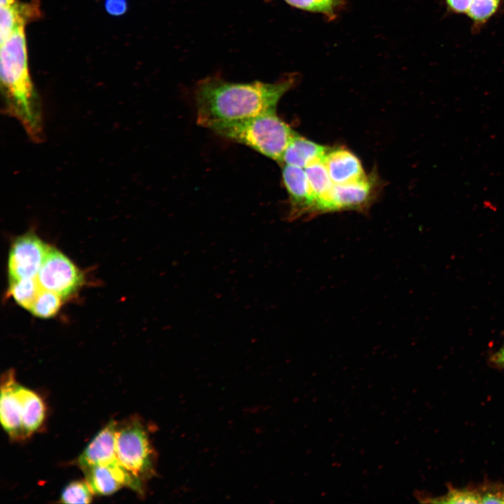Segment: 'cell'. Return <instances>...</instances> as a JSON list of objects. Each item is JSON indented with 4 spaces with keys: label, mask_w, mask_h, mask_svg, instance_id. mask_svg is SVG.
I'll use <instances>...</instances> for the list:
<instances>
[{
    "label": "cell",
    "mask_w": 504,
    "mask_h": 504,
    "mask_svg": "<svg viewBox=\"0 0 504 504\" xmlns=\"http://www.w3.org/2000/svg\"><path fill=\"white\" fill-rule=\"evenodd\" d=\"M296 80L293 74L274 83H232L218 75L203 78L194 92L197 123L212 130L276 111L280 99Z\"/></svg>",
    "instance_id": "1"
},
{
    "label": "cell",
    "mask_w": 504,
    "mask_h": 504,
    "mask_svg": "<svg viewBox=\"0 0 504 504\" xmlns=\"http://www.w3.org/2000/svg\"><path fill=\"white\" fill-rule=\"evenodd\" d=\"M0 57L4 112L21 123L31 140L40 143L44 137L42 110L29 73L24 26L1 43Z\"/></svg>",
    "instance_id": "2"
},
{
    "label": "cell",
    "mask_w": 504,
    "mask_h": 504,
    "mask_svg": "<svg viewBox=\"0 0 504 504\" xmlns=\"http://www.w3.org/2000/svg\"><path fill=\"white\" fill-rule=\"evenodd\" d=\"M212 131L219 136L247 146L279 163L286 148L296 134L276 115V111L222 125Z\"/></svg>",
    "instance_id": "3"
},
{
    "label": "cell",
    "mask_w": 504,
    "mask_h": 504,
    "mask_svg": "<svg viewBox=\"0 0 504 504\" xmlns=\"http://www.w3.org/2000/svg\"><path fill=\"white\" fill-rule=\"evenodd\" d=\"M115 452L118 461L135 478L143 482L154 472V456L147 432L137 420L118 426Z\"/></svg>",
    "instance_id": "4"
},
{
    "label": "cell",
    "mask_w": 504,
    "mask_h": 504,
    "mask_svg": "<svg viewBox=\"0 0 504 504\" xmlns=\"http://www.w3.org/2000/svg\"><path fill=\"white\" fill-rule=\"evenodd\" d=\"M36 279L42 288L52 291L62 298L72 295L83 281L81 273L71 260L50 246Z\"/></svg>",
    "instance_id": "5"
},
{
    "label": "cell",
    "mask_w": 504,
    "mask_h": 504,
    "mask_svg": "<svg viewBox=\"0 0 504 504\" xmlns=\"http://www.w3.org/2000/svg\"><path fill=\"white\" fill-rule=\"evenodd\" d=\"M48 247L34 234H27L16 239L8 255L10 280L36 277Z\"/></svg>",
    "instance_id": "6"
},
{
    "label": "cell",
    "mask_w": 504,
    "mask_h": 504,
    "mask_svg": "<svg viewBox=\"0 0 504 504\" xmlns=\"http://www.w3.org/2000/svg\"><path fill=\"white\" fill-rule=\"evenodd\" d=\"M283 181L289 195L290 220L316 214V202L311 191L304 169L282 164Z\"/></svg>",
    "instance_id": "7"
},
{
    "label": "cell",
    "mask_w": 504,
    "mask_h": 504,
    "mask_svg": "<svg viewBox=\"0 0 504 504\" xmlns=\"http://www.w3.org/2000/svg\"><path fill=\"white\" fill-rule=\"evenodd\" d=\"M117 425L111 421L90 442L78 458V464L83 469L100 465L113 470L121 469L115 452V431Z\"/></svg>",
    "instance_id": "8"
},
{
    "label": "cell",
    "mask_w": 504,
    "mask_h": 504,
    "mask_svg": "<svg viewBox=\"0 0 504 504\" xmlns=\"http://www.w3.org/2000/svg\"><path fill=\"white\" fill-rule=\"evenodd\" d=\"M370 178L346 184H334L330 192L328 212L363 209L370 203L373 192Z\"/></svg>",
    "instance_id": "9"
},
{
    "label": "cell",
    "mask_w": 504,
    "mask_h": 504,
    "mask_svg": "<svg viewBox=\"0 0 504 504\" xmlns=\"http://www.w3.org/2000/svg\"><path fill=\"white\" fill-rule=\"evenodd\" d=\"M323 163L334 184L355 183L368 178L360 160L347 149L329 150Z\"/></svg>",
    "instance_id": "10"
},
{
    "label": "cell",
    "mask_w": 504,
    "mask_h": 504,
    "mask_svg": "<svg viewBox=\"0 0 504 504\" xmlns=\"http://www.w3.org/2000/svg\"><path fill=\"white\" fill-rule=\"evenodd\" d=\"M4 377L0 397L1 425L10 437H25L21 420L20 404L15 391L16 382L11 372L6 373Z\"/></svg>",
    "instance_id": "11"
},
{
    "label": "cell",
    "mask_w": 504,
    "mask_h": 504,
    "mask_svg": "<svg viewBox=\"0 0 504 504\" xmlns=\"http://www.w3.org/2000/svg\"><path fill=\"white\" fill-rule=\"evenodd\" d=\"M328 150V147L296 134L286 148L281 164L304 169L315 162H323Z\"/></svg>",
    "instance_id": "12"
},
{
    "label": "cell",
    "mask_w": 504,
    "mask_h": 504,
    "mask_svg": "<svg viewBox=\"0 0 504 504\" xmlns=\"http://www.w3.org/2000/svg\"><path fill=\"white\" fill-rule=\"evenodd\" d=\"M40 10L38 1L15 3L1 6L0 40L4 43L19 27L38 18Z\"/></svg>",
    "instance_id": "13"
},
{
    "label": "cell",
    "mask_w": 504,
    "mask_h": 504,
    "mask_svg": "<svg viewBox=\"0 0 504 504\" xmlns=\"http://www.w3.org/2000/svg\"><path fill=\"white\" fill-rule=\"evenodd\" d=\"M15 391L20 404L22 424L26 437L36 431L43 423L45 406L38 394L17 382Z\"/></svg>",
    "instance_id": "14"
},
{
    "label": "cell",
    "mask_w": 504,
    "mask_h": 504,
    "mask_svg": "<svg viewBox=\"0 0 504 504\" xmlns=\"http://www.w3.org/2000/svg\"><path fill=\"white\" fill-rule=\"evenodd\" d=\"M308 183L316 202V214L328 212L332 183L323 161L315 162L304 168Z\"/></svg>",
    "instance_id": "15"
},
{
    "label": "cell",
    "mask_w": 504,
    "mask_h": 504,
    "mask_svg": "<svg viewBox=\"0 0 504 504\" xmlns=\"http://www.w3.org/2000/svg\"><path fill=\"white\" fill-rule=\"evenodd\" d=\"M82 470L86 482L94 493L109 495L124 486L118 475L108 466L96 465Z\"/></svg>",
    "instance_id": "16"
},
{
    "label": "cell",
    "mask_w": 504,
    "mask_h": 504,
    "mask_svg": "<svg viewBox=\"0 0 504 504\" xmlns=\"http://www.w3.org/2000/svg\"><path fill=\"white\" fill-rule=\"evenodd\" d=\"M41 288L36 277L24 278L10 281L9 292L18 304L29 310Z\"/></svg>",
    "instance_id": "17"
},
{
    "label": "cell",
    "mask_w": 504,
    "mask_h": 504,
    "mask_svg": "<svg viewBox=\"0 0 504 504\" xmlns=\"http://www.w3.org/2000/svg\"><path fill=\"white\" fill-rule=\"evenodd\" d=\"M417 498L421 503H480V499L477 488L448 487L447 492L438 497H427L419 495Z\"/></svg>",
    "instance_id": "18"
},
{
    "label": "cell",
    "mask_w": 504,
    "mask_h": 504,
    "mask_svg": "<svg viewBox=\"0 0 504 504\" xmlns=\"http://www.w3.org/2000/svg\"><path fill=\"white\" fill-rule=\"evenodd\" d=\"M62 298L57 294L41 288L29 311L36 316L50 318L59 309Z\"/></svg>",
    "instance_id": "19"
},
{
    "label": "cell",
    "mask_w": 504,
    "mask_h": 504,
    "mask_svg": "<svg viewBox=\"0 0 504 504\" xmlns=\"http://www.w3.org/2000/svg\"><path fill=\"white\" fill-rule=\"evenodd\" d=\"M92 491L88 482L74 481L62 490L60 500L63 503H89L92 498Z\"/></svg>",
    "instance_id": "20"
},
{
    "label": "cell",
    "mask_w": 504,
    "mask_h": 504,
    "mask_svg": "<svg viewBox=\"0 0 504 504\" xmlns=\"http://www.w3.org/2000/svg\"><path fill=\"white\" fill-rule=\"evenodd\" d=\"M289 5L299 9L322 13L328 17L335 15L341 0H284Z\"/></svg>",
    "instance_id": "21"
},
{
    "label": "cell",
    "mask_w": 504,
    "mask_h": 504,
    "mask_svg": "<svg viewBox=\"0 0 504 504\" xmlns=\"http://www.w3.org/2000/svg\"><path fill=\"white\" fill-rule=\"evenodd\" d=\"M500 0H472L467 12L476 22H485L497 10Z\"/></svg>",
    "instance_id": "22"
},
{
    "label": "cell",
    "mask_w": 504,
    "mask_h": 504,
    "mask_svg": "<svg viewBox=\"0 0 504 504\" xmlns=\"http://www.w3.org/2000/svg\"><path fill=\"white\" fill-rule=\"evenodd\" d=\"M477 489L480 503H504V484L485 482Z\"/></svg>",
    "instance_id": "23"
},
{
    "label": "cell",
    "mask_w": 504,
    "mask_h": 504,
    "mask_svg": "<svg viewBox=\"0 0 504 504\" xmlns=\"http://www.w3.org/2000/svg\"><path fill=\"white\" fill-rule=\"evenodd\" d=\"M104 8L111 15L120 16L127 10V0H105Z\"/></svg>",
    "instance_id": "24"
},
{
    "label": "cell",
    "mask_w": 504,
    "mask_h": 504,
    "mask_svg": "<svg viewBox=\"0 0 504 504\" xmlns=\"http://www.w3.org/2000/svg\"><path fill=\"white\" fill-rule=\"evenodd\" d=\"M449 7L456 13H467L472 0H446Z\"/></svg>",
    "instance_id": "25"
},
{
    "label": "cell",
    "mask_w": 504,
    "mask_h": 504,
    "mask_svg": "<svg viewBox=\"0 0 504 504\" xmlns=\"http://www.w3.org/2000/svg\"><path fill=\"white\" fill-rule=\"evenodd\" d=\"M489 361L493 366L504 369V343L498 350L491 354Z\"/></svg>",
    "instance_id": "26"
},
{
    "label": "cell",
    "mask_w": 504,
    "mask_h": 504,
    "mask_svg": "<svg viewBox=\"0 0 504 504\" xmlns=\"http://www.w3.org/2000/svg\"><path fill=\"white\" fill-rule=\"evenodd\" d=\"M16 1V0H0V5L1 6H5L13 4Z\"/></svg>",
    "instance_id": "27"
},
{
    "label": "cell",
    "mask_w": 504,
    "mask_h": 504,
    "mask_svg": "<svg viewBox=\"0 0 504 504\" xmlns=\"http://www.w3.org/2000/svg\"><path fill=\"white\" fill-rule=\"evenodd\" d=\"M267 1H271V0H267Z\"/></svg>",
    "instance_id": "28"
}]
</instances>
